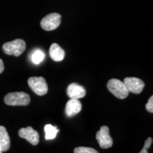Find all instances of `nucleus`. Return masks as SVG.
<instances>
[{
	"label": "nucleus",
	"mask_w": 153,
	"mask_h": 153,
	"mask_svg": "<svg viewBox=\"0 0 153 153\" xmlns=\"http://www.w3.org/2000/svg\"><path fill=\"white\" fill-rule=\"evenodd\" d=\"M30 101V96L23 91L9 93L4 97L5 104L9 106H27Z\"/></svg>",
	"instance_id": "nucleus-1"
},
{
	"label": "nucleus",
	"mask_w": 153,
	"mask_h": 153,
	"mask_svg": "<svg viewBox=\"0 0 153 153\" xmlns=\"http://www.w3.org/2000/svg\"><path fill=\"white\" fill-rule=\"evenodd\" d=\"M108 91L116 98L124 99L129 94V91L126 88L123 82L117 79H111L107 83Z\"/></svg>",
	"instance_id": "nucleus-2"
},
{
	"label": "nucleus",
	"mask_w": 153,
	"mask_h": 153,
	"mask_svg": "<svg viewBox=\"0 0 153 153\" xmlns=\"http://www.w3.org/2000/svg\"><path fill=\"white\" fill-rule=\"evenodd\" d=\"M26 45L24 41L22 39H16L14 41L7 42L3 45L4 52L7 55L20 56L26 50Z\"/></svg>",
	"instance_id": "nucleus-3"
},
{
	"label": "nucleus",
	"mask_w": 153,
	"mask_h": 153,
	"mask_svg": "<svg viewBox=\"0 0 153 153\" xmlns=\"http://www.w3.org/2000/svg\"><path fill=\"white\" fill-rule=\"evenodd\" d=\"M28 84L30 89L37 95L43 96L46 94L48 87L46 81L43 76H32L28 80Z\"/></svg>",
	"instance_id": "nucleus-4"
},
{
	"label": "nucleus",
	"mask_w": 153,
	"mask_h": 153,
	"mask_svg": "<svg viewBox=\"0 0 153 153\" xmlns=\"http://www.w3.org/2000/svg\"><path fill=\"white\" fill-rule=\"evenodd\" d=\"M61 23V16L57 13H52L47 15L41 20V26L43 30L47 31L53 30L60 26Z\"/></svg>",
	"instance_id": "nucleus-5"
},
{
	"label": "nucleus",
	"mask_w": 153,
	"mask_h": 153,
	"mask_svg": "<svg viewBox=\"0 0 153 153\" xmlns=\"http://www.w3.org/2000/svg\"><path fill=\"white\" fill-rule=\"evenodd\" d=\"M99 145L103 149H107L112 147L113 140L109 134V128L108 126H101L96 135Z\"/></svg>",
	"instance_id": "nucleus-6"
},
{
	"label": "nucleus",
	"mask_w": 153,
	"mask_h": 153,
	"mask_svg": "<svg viewBox=\"0 0 153 153\" xmlns=\"http://www.w3.org/2000/svg\"><path fill=\"white\" fill-rule=\"evenodd\" d=\"M123 83L129 92L136 94L142 92L145 87V83L143 80L136 77H126L123 80Z\"/></svg>",
	"instance_id": "nucleus-7"
},
{
	"label": "nucleus",
	"mask_w": 153,
	"mask_h": 153,
	"mask_svg": "<svg viewBox=\"0 0 153 153\" xmlns=\"http://www.w3.org/2000/svg\"><path fill=\"white\" fill-rule=\"evenodd\" d=\"M19 135L33 145H38L39 143V134L30 126L21 128L19 131Z\"/></svg>",
	"instance_id": "nucleus-8"
},
{
	"label": "nucleus",
	"mask_w": 153,
	"mask_h": 153,
	"mask_svg": "<svg viewBox=\"0 0 153 153\" xmlns=\"http://www.w3.org/2000/svg\"><path fill=\"white\" fill-rule=\"evenodd\" d=\"M67 94L70 99H79L83 98L86 95L85 89L76 83H72L68 86Z\"/></svg>",
	"instance_id": "nucleus-9"
},
{
	"label": "nucleus",
	"mask_w": 153,
	"mask_h": 153,
	"mask_svg": "<svg viewBox=\"0 0 153 153\" xmlns=\"http://www.w3.org/2000/svg\"><path fill=\"white\" fill-rule=\"evenodd\" d=\"M82 110V104L78 99H71L68 101L65 107V114L68 117H72L79 114Z\"/></svg>",
	"instance_id": "nucleus-10"
},
{
	"label": "nucleus",
	"mask_w": 153,
	"mask_h": 153,
	"mask_svg": "<svg viewBox=\"0 0 153 153\" xmlns=\"http://www.w3.org/2000/svg\"><path fill=\"white\" fill-rule=\"evenodd\" d=\"M49 53L52 60L55 61V62L62 61L64 59L65 55L64 50L57 43H53L51 45V48H50Z\"/></svg>",
	"instance_id": "nucleus-11"
},
{
	"label": "nucleus",
	"mask_w": 153,
	"mask_h": 153,
	"mask_svg": "<svg viewBox=\"0 0 153 153\" xmlns=\"http://www.w3.org/2000/svg\"><path fill=\"white\" fill-rule=\"evenodd\" d=\"M10 148V137L4 126H0V148L1 152H6Z\"/></svg>",
	"instance_id": "nucleus-12"
},
{
	"label": "nucleus",
	"mask_w": 153,
	"mask_h": 153,
	"mask_svg": "<svg viewBox=\"0 0 153 153\" xmlns=\"http://www.w3.org/2000/svg\"><path fill=\"white\" fill-rule=\"evenodd\" d=\"M44 131L45 133V139L53 140L56 137L57 133L59 132V129H57L55 126H53L51 124H48L44 128Z\"/></svg>",
	"instance_id": "nucleus-13"
},
{
	"label": "nucleus",
	"mask_w": 153,
	"mask_h": 153,
	"mask_svg": "<svg viewBox=\"0 0 153 153\" xmlns=\"http://www.w3.org/2000/svg\"><path fill=\"white\" fill-rule=\"evenodd\" d=\"M45 57V53L41 50L37 49L34 51L31 55V61L34 64L38 65L43 60Z\"/></svg>",
	"instance_id": "nucleus-14"
},
{
	"label": "nucleus",
	"mask_w": 153,
	"mask_h": 153,
	"mask_svg": "<svg viewBox=\"0 0 153 153\" xmlns=\"http://www.w3.org/2000/svg\"><path fill=\"white\" fill-rule=\"evenodd\" d=\"M74 153H98V151L91 148H86V147H79L74 149Z\"/></svg>",
	"instance_id": "nucleus-15"
},
{
	"label": "nucleus",
	"mask_w": 153,
	"mask_h": 153,
	"mask_svg": "<svg viewBox=\"0 0 153 153\" xmlns=\"http://www.w3.org/2000/svg\"><path fill=\"white\" fill-rule=\"evenodd\" d=\"M152 143V137H148V138L147 139V140L145 142L144 147H143V148L142 149V150L140 152V153H147V152H148L147 150H148L149 148H150Z\"/></svg>",
	"instance_id": "nucleus-16"
},
{
	"label": "nucleus",
	"mask_w": 153,
	"mask_h": 153,
	"mask_svg": "<svg viewBox=\"0 0 153 153\" xmlns=\"http://www.w3.org/2000/svg\"><path fill=\"white\" fill-rule=\"evenodd\" d=\"M147 111L150 113H153V96H151L150 98L149 99L148 102L146 104L145 106Z\"/></svg>",
	"instance_id": "nucleus-17"
},
{
	"label": "nucleus",
	"mask_w": 153,
	"mask_h": 153,
	"mask_svg": "<svg viewBox=\"0 0 153 153\" xmlns=\"http://www.w3.org/2000/svg\"><path fill=\"white\" fill-rule=\"evenodd\" d=\"M4 62L2 60H1L0 59V74L4 72Z\"/></svg>",
	"instance_id": "nucleus-18"
},
{
	"label": "nucleus",
	"mask_w": 153,
	"mask_h": 153,
	"mask_svg": "<svg viewBox=\"0 0 153 153\" xmlns=\"http://www.w3.org/2000/svg\"><path fill=\"white\" fill-rule=\"evenodd\" d=\"M1 152H1V148H0V153H1Z\"/></svg>",
	"instance_id": "nucleus-19"
}]
</instances>
